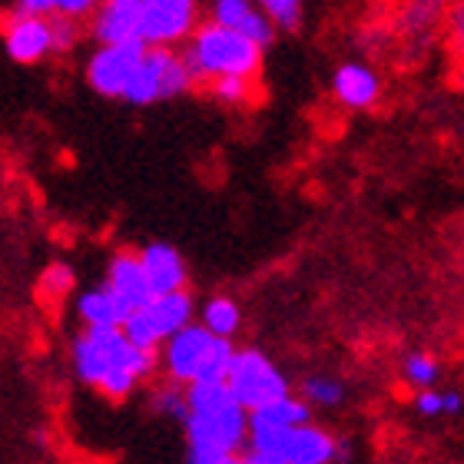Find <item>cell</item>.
Instances as JSON below:
<instances>
[{
	"label": "cell",
	"mask_w": 464,
	"mask_h": 464,
	"mask_svg": "<svg viewBox=\"0 0 464 464\" xmlns=\"http://www.w3.org/2000/svg\"><path fill=\"white\" fill-rule=\"evenodd\" d=\"M226 385H229L232 398L246 411L269 405V401L282 398L285 392H292L285 372L266 352H259V348H236L232 365L226 372Z\"/></svg>",
	"instance_id": "6"
},
{
	"label": "cell",
	"mask_w": 464,
	"mask_h": 464,
	"mask_svg": "<svg viewBox=\"0 0 464 464\" xmlns=\"http://www.w3.org/2000/svg\"><path fill=\"white\" fill-rule=\"evenodd\" d=\"M70 365L90 388H97L100 378L116 368H130L146 382L160 368V352L133 345L120 325H83V332L70 345Z\"/></svg>",
	"instance_id": "2"
},
{
	"label": "cell",
	"mask_w": 464,
	"mask_h": 464,
	"mask_svg": "<svg viewBox=\"0 0 464 464\" xmlns=\"http://www.w3.org/2000/svg\"><path fill=\"white\" fill-rule=\"evenodd\" d=\"M150 405H153L156 415L173 418V421H183L186 411H189V405H186V385H179V382H169V378H166V385H160L153 395H150Z\"/></svg>",
	"instance_id": "24"
},
{
	"label": "cell",
	"mask_w": 464,
	"mask_h": 464,
	"mask_svg": "<svg viewBox=\"0 0 464 464\" xmlns=\"http://www.w3.org/2000/svg\"><path fill=\"white\" fill-rule=\"evenodd\" d=\"M448 34L455 40L458 47H464V0L451 4V14H448Z\"/></svg>",
	"instance_id": "31"
},
{
	"label": "cell",
	"mask_w": 464,
	"mask_h": 464,
	"mask_svg": "<svg viewBox=\"0 0 464 464\" xmlns=\"http://www.w3.org/2000/svg\"><path fill=\"white\" fill-rule=\"evenodd\" d=\"M209 345H213V332L206 329L203 322L199 325L189 322L183 329H176L173 335H166V342L160 345V368L166 372L169 382L189 385L199 375Z\"/></svg>",
	"instance_id": "10"
},
{
	"label": "cell",
	"mask_w": 464,
	"mask_h": 464,
	"mask_svg": "<svg viewBox=\"0 0 464 464\" xmlns=\"http://www.w3.org/2000/svg\"><path fill=\"white\" fill-rule=\"evenodd\" d=\"M249 421H262V425H279V428L302 425V421H312V405L302 395H292V392H285V395L276 398V401H269V405L252 408Z\"/></svg>",
	"instance_id": "18"
},
{
	"label": "cell",
	"mask_w": 464,
	"mask_h": 464,
	"mask_svg": "<svg viewBox=\"0 0 464 464\" xmlns=\"http://www.w3.org/2000/svg\"><path fill=\"white\" fill-rule=\"evenodd\" d=\"M401 375L411 388H428V385H438V375H441V368H438L435 355H428V352H411L405 358V365H401Z\"/></svg>",
	"instance_id": "26"
},
{
	"label": "cell",
	"mask_w": 464,
	"mask_h": 464,
	"mask_svg": "<svg viewBox=\"0 0 464 464\" xmlns=\"http://www.w3.org/2000/svg\"><path fill=\"white\" fill-rule=\"evenodd\" d=\"M186 428V461L193 464H232L246 451L249 411L232 398L216 411H189Z\"/></svg>",
	"instance_id": "4"
},
{
	"label": "cell",
	"mask_w": 464,
	"mask_h": 464,
	"mask_svg": "<svg viewBox=\"0 0 464 464\" xmlns=\"http://www.w3.org/2000/svg\"><path fill=\"white\" fill-rule=\"evenodd\" d=\"M229 401L232 392L226 382H189L186 385V405H189V411H216V408L229 405Z\"/></svg>",
	"instance_id": "21"
},
{
	"label": "cell",
	"mask_w": 464,
	"mask_h": 464,
	"mask_svg": "<svg viewBox=\"0 0 464 464\" xmlns=\"http://www.w3.org/2000/svg\"><path fill=\"white\" fill-rule=\"evenodd\" d=\"M140 262H143L153 295L186 289V262L169 242H150V246H143L140 249Z\"/></svg>",
	"instance_id": "14"
},
{
	"label": "cell",
	"mask_w": 464,
	"mask_h": 464,
	"mask_svg": "<svg viewBox=\"0 0 464 464\" xmlns=\"http://www.w3.org/2000/svg\"><path fill=\"white\" fill-rule=\"evenodd\" d=\"M332 97L348 110H372L382 97V80L368 63L348 60L332 73Z\"/></svg>",
	"instance_id": "13"
},
{
	"label": "cell",
	"mask_w": 464,
	"mask_h": 464,
	"mask_svg": "<svg viewBox=\"0 0 464 464\" xmlns=\"http://www.w3.org/2000/svg\"><path fill=\"white\" fill-rule=\"evenodd\" d=\"M262 7V14L276 24V30H292L302 27V17H305V0H256Z\"/></svg>",
	"instance_id": "25"
},
{
	"label": "cell",
	"mask_w": 464,
	"mask_h": 464,
	"mask_svg": "<svg viewBox=\"0 0 464 464\" xmlns=\"http://www.w3.org/2000/svg\"><path fill=\"white\" fill-rule=\"evenodd\" d=\"M143 309L150 312V319L153 325L160 329V335H173L176 329H183L189 322L196 319V299L189 289H173V292H163V295H150L143 302Z\"/></svg>",
	"instance_id": "16"
},
{
	"label": "cell",
	"mask_w": 464,
	"mask_h": 464,
	"mask_svg": "<svg viewBox=\"0 0 464 464\" xmlns=\"http://www.w3.org/2000/svg\"><path fill=\"white\" fill-rule=\"evenodd\" d=\"M20 10H34V14H57V0H14Z\"/></svg>",
	"instance_id": "32"
},
{
	"label": "cell",
	"mask_w": 464,
	"mask_h": 464,
	"mask_svg": "<svg viewBox=\"0 0 464 464\" xmlns=\"http://www.w3.org/2000/svg\"><path fill=\"white\" fill-rule=\"evenodd\" d=\"M415 411L421 418H448L445 415V392H438L435 385L415 388Z\"/></svg>",
	"instance_id": "29"
},
{
	"label": "cell",
	"mask_w": 464,
	"mask_h": 464,
	"mask_svg": "<svg viewBox=\"0 0 464 464\" xmlns=\"http://www.w3.org/2000/svg\"><path fill=\"white\" fill-rule=\"evenodd\" d=\"M203 325L219 339H236L242 329V309L229 295H216L203 305Z\"/></svg>",
	"instance_id": "19"
},
{
	"label": "cell",
	"mask_w": 464,
	"mask_h": 464,
	"mask_svg": "<svg viewBox=\"0 0 464 464\" xmlns=\"http://www.w3.org/2000/svg\"><path fill=\"white\" fill-rule=\"evenodd\" d=\"M0 37H4L7 57L17 63H40L50 53H57L53 14H34V10L14 7L0 20Z\"/></svg>",
	"instance_id": "7"
},
{
	"label": "cell",
	"mask_w": 464,
	"mask_h": 464,
	"mask_svg": "<svg viewBox=\"0 0 464 464\" xmlns=\"http://www.w3.org/2000/svg\"><path fill=\"white\" fill-rule=\"evenodd\" d=\"M232 355H236L232 339H219V335H213V345H209V352H206L203 368H199L196 382H226V372H229V365H232Z\"/></svg>",
	"instance_id": "23"
},
{
	"label": "cell",
	"mask_w": 464,
	"mask_h": 464,
	"mask_svg": "<svg viewBox=\"0 0 464 464\" xmlns=\"http://www.w3.org/2000/svg\"><path fill=\"white\" fill-rule=\"evenodd\" d=\"M186 67L196 83L216 77H259L262 73V50L246 34H236L219 24H199L189 37L179 44Z\"/></svg>",
	"instance_id": "1"
},
{
	"label": "cell",
	"mask_w": 464,
	"mask_h": 464,
	"mask_svg": "<svg viewBox=\"0 0 464 464\" xmlns=\"http://www.w3.org/2000/svg\"><path fill=\"white\" fill-rule=\"evenodd\" d=\"M256 80L259 77H216V80H206V90L223 107H249L252 100L259 97Z\"/></svg>",
	"instance_id": "20"
},
{
	"label": "cell",
	"mask_w": 464,
	"mask_h": 464,
	"mask_svg": "<svg viewBox=\"0 0 464 464\" xmlns=\"http://www.w3.org/2000/svg\"><path fill=\"white\" fill-rule=\"evenodd\" d=\"M199 27V0H143L140 40L146 47H179Z\"/></svg>",
	"instance_id": "9"
},
{
	"label": "cell",
	"mask_w": 464,
	"mask_h": 464,
	"mask_svg": "<svg viewBox=\"0 0 464 464\" xmlns=\"http://www.w3.org/2000/svg\"><path fill=\"white\" fill-rule=\"evenodd\" d=\"M209 20L219 24V27H229L236 34H246L249 40H256L259 47H269L276 40V24H272L256 0H209L206 7Z\"/></svg>",
	"instance_id": "12"
},
{
	"label": "cell",
	"mask_w": 464,
	"mask_h": 464,
	"mask_svg": "<svg viewBox=\"0 0 464 464\" xmlns=\"http://www.w3.org/2000/svg\"><path fill=\"white\" fill-rule=\"evenodd\" d=\"M441 7H448V0H408V10H405V27L411 34H421L441 17Z\"/></svg>",
	"instance_id": "28"
},
{
	"label": "cell",
	"mask_w": 464,
	"mask_h": 464,
	"mask_svg": "<svg viewBox=\"0 0 464 464\" xmlns=\"http://www.w3.org/2000/svg\"><path fill=\"white\" fill-rule=\"evenodd\" d=\"M461 411H464L461 392H445V415L451 418V415H461Z\"/></svg>",
	"instance_id": "33"
},
{
	"label": "cell",
	"mask_w": 464,
	"mask_h": 464,
	"mask_svg": "<svg viewBox=\"0 0 464 464\" xmlns=\"http://www.w3.org/2000/svg\"><path fill=\"white\" fill-rule=\"evenodd\" d=\"M196 87L183 53L176 47H146L133 77L126 83L123 100L133 107H153L163 100H176Z\"/></svg>",
	"instance_id": "5"
},
{
	"label": "cell",
	"mask_w": 464,
	"mask_h": 464,
	"mask_svg": "<svg viewBox=\"0 0 464 464\" xmlns=\"http://www.w3.org/2000/svg\"><path fill=\"white\" fill-rule=\"evenodd\" d=\"M0 213H4V199H0Z\"/></svg>",
	"instance_id": "34"
},
{
	"label": "cell",
	"mask_w": 464,
	"mask_h": 464,
	"mask_svg": "<svg viewBox=\"0 0 464 464\" xmlns=\"http://www.w3.org/2000/svg\"><path fill=\"white\" fill-rule=\"evenodd\" d=\"M299 392L312 408H335V405H342V398H345L342 382L332 375H309L302 382Z\"/></svg>",
	"instance_id": "22"
},
{
	"label": "cell",
	"mask_w": 464,
	"mask_h": 464,
	"mask_svg": "<svg viewBox=\"0 0 464 464\" xmlns=\"http://www.w3.org/2000/svg\"><path fill=\"white\" fill-rule=\"evenodd\" d=\"M107 285L120 295V299L130 302L133 309L136 305H143V302L153 295L143 262H140V252H116L107 266Z\"/></svg>",
	"instance_id": "15"
},
{
	"label": "cell",
	"mask_w": 464,
	"mask_h": 464,
	"mask_svg": "<svg viewBox=\"0 0 464 464\" xmlns=\"http://www.w3.org/2000/svg\"><path fill=\"white\" fill-rule=\"evenodd\" d=\"M87 20H90V34H93L97 44L140 40L143 0H100Z\"/></svg>",
	"instance_id": "11"
},
{
	"label": "cell",
	"mask_w": 464,
	"mask_h": 464,
	"mask_svg": "<svg viewBox=\"0 0 464 464\" xmlns=\"http://www.w3.org/2000/svg\"><path fill=\"white\" fill-rule=\"evenodd\" d=\"M130 309H133V305L126 299H120L107 282L77 295V319L83 322V325H123Z\"/></svg>",
	"instance_id": "17"
},
{
	"label": "cell",
	"mask_w": 464,
	"mask_h": 464,
	"mask_svg": "<svg viewBox=\"0 0 464 464\" xmlns=\"http://www.w3.org/2000/svg\"><path fill=\"white\" fill-rule=\"evenodd\" d=\"M242 455L252 464H329L345 461V445H339L315 421L289 428L249 421V438Z\"/></svg>",
	"instance_id": "3"
},
{
	"label": "cell",
	"mask_w": 464,
	"mask_h": 464,
	"mask_svg": "<svg viewBox=\"0 0 464 464\" xmlns=\"http://www.w3.org/2000/svg\"><path fill=\"white\" fill-rule=\"evenodd\" d=\"M143 40H120V44H97L87 60V83L93 93L107 100H123L126 83L143 57Z\"/></svg>",
	"instance_id": "8"
},
{
	"label": "cell",
	"mask_w": 464,
	"mask_h": 464,
	"mask_svg": "<svg viewBox=\"0 0 464 464\" xmlns=\"http://www.w3.org/2000/svg\"><path fill=\"white\" fill-rule=\"evenodd\" d=\"M97 4L100 0H57V14H63L70 20H87Z\"/></svg>",
	"instance_id": "30"
},
{
	"label": "cell",
	"mask_w": 464,
	"mask_h": 464,
	"mask_svg": "<svg viewBox=\"0 0 464 464\" xmlns=\"http://www.w3.org/2000/svg\"><path fill=\"white\" fill-rule=\"evenodd\" d=\"M73 282L77 279H73V269H70L67 262H53V266H47V272L40 276V292H44V299L60 302L73 292Z\"/></svg>",
	"instance_id": "27"
}]
</instances>
